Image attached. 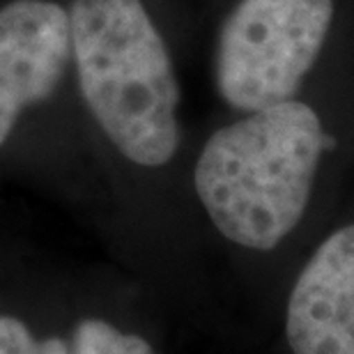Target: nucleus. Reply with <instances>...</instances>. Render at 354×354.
<instances>
[{"mask_svg":"<svg viewBox=\"0 0 354 354\" xmlns=\"http://www.w3.org/2000/svg\"><path fill=\"white\" fill-rule=\"evenodd\" d=\"M72 354H154L150 343L140 336L122 334L113 324L104 320H88L79 322L74 331Z\"/></svg>","mask_w":354,"mask_h":354,"instance_id":"obj_6","label":"nucleus"},{"mask_svg":"<svg viewBox=\"0 0 354 354\" xmlns=\"http://www.w3.org/2000/svg\"><path fill=\"white\" fill-rule=\"evenodd\" d=\"M0 354H69V348L60 338L37 341L30 329L17 317H0Z\"/></svg>","mask_w":354,"mask_h":354,"instance_id":"obj_7","label":"nucleus"},{"mask_svg":"<svg viewBox=\"0 0 354 354\" xmlns=\"http://www.w3.org/2000/svg\"><path fill=\"white\" fill-rule=\"evenodd\" d=\"M331 19V0H239L218 35L221 97L249 113L295 99Z\"/></svg>","mask_w":354,"mask_h":354,"instance_id":"obj_3","label":"nucleus"},{"mask_svg":"<svg viewBox=\"0 0 354 354\" xmlns=\"http://www.w3.org/2000/svg\"><path fill=\"white\" fill-rule=\"evenodd\" d=\"M336 147L308 104L251 111L212 133L196 164V191L212 223L253 251L279 246L306 212L317 161Z\"/></svg>","mask_w":354,"mask_h":354,"instance_id":"obj_1","label":"nucleus"},{"mask_svg":"<svg viewBox=\"0 0 354 354\" xmlns=\"http://www.w3.org/2000/svg\"><path fill=\"white\" fill-rule=\"evenodd\" d=\"M295 354H354V223L320 244L288 301Z\"/></svg>","mask_w":354,"mask_h":354,"instance_id":"obj_5","label":"nucleus"},{"mask_svg":"<svg viewBox=\"0 0 354 354\" xmlns=\"http://www.w3.org/2000/svg\"><path fill=\"white\" fill-rule=\"evenodd\" d=\"M72 58L69 14L48 0H12L0 10V145L21 111L48 99Z\"/></svg>","mask_w":354,"mask_h":354,"instance_id":"obj_4","label":"nucleus"},{"mask_svg":"<svg viewBox=\"0 0 354 354\" xmlns=\"http://www.w3.org/2000/svg\"><path fill=\"white\" fill-rule=\"evenodd\" d=\"M72 51L90 113L138 166H164L180 145L168 48L140 0H76Z\"/></svg>","mask_w":354,"mask_h":354,"instance_id":"obj_2","label":"nucleus"}]
</instances>
